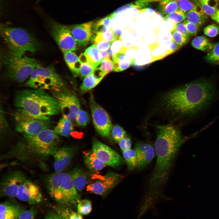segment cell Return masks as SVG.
I'll use <instances>...</instances> for the list:
<instances>
[{
	"mask_svg": "<svg viewBox=\"0 0 219 219\" xmlns=\"http://www.w3.org/2000/svg\"><path fill=\"white\" fill-rule=\"evenodd\" d=\"M217 94L214 82L200 79L166 92L162 96L160 103L164 110L172 114L192 116L211 104Z\"/></svg>",
	"mask_w": 219,
	"mask_h": 219,
	"instance_id": "1",
	"label": "cell"
},
{
	"mask_svg": "<svg viewBox=\"0 0 219 219\" xmlns=\"http://www.w3.org/2000/svg\"><path fill=\"white\" fill-rule=\"evenodd\" d=\"M155 127L154 148L157 160L149 182L150 186L153 189L167 180L177 152L185 140L177 127L171 124Z\"/></svg>",
	"mask_w": 219,
	"mask_h": 219,
	"instance_id": "2",
	"label": "cell"
},
{
	"mask_svg": "<svg viewBox=\"0 0 219 219\" xmlns=\"http://www.w3.org/2000/svg\"><path fill=\"white\" fill-rule=\"evenodd\" d=\"M60 141L59 135L50 128L33 135L23 134L22 137L1 156L2 158L14 162H42L52 156L59 148Z\"/></svg>",
	"mask_w": 219,
	"mask_h": 219,
	"instance_id": "3",
	"label": "cell"
},
{
	"mask_svg": "<svg viewBox=\"0 0 219 219\" xmlns=\"http://www.w3.org/2000/svg\"><path fill=\"white\" fill-rule=\"evenodd\" d=\"M13 103L17 111L34 116L50 118L61 113L57 100L45 90L30 88L17 90Z\"/></svg>",
	"mask_w": 219,
	"mask_h": 219,
	"instance_id": "4",
	"label": "cell"
},
{
	"mask_svg": "<svg viewBox=\"0 0 219 219\" xmlns=\"http://www.w3.org/2000/svg\"><path fill=\"white\" fill-rule=\"evenodd\" d=\"M43 183L50 196L59 205L71 207L80 200L69 173L55 172L45 175Z\"/></svg>",
	"mask_w": 219,
	"mask_h": 219,
	"instance_id": "5",
	"label": "cell"
},
{
	"mask_svg": "<svg viewBox=\"0 0 219 219\" xmlns=\"http://www.w3.org/2000/svg\"><path fill=\"white\" fill-rule=\"evenodd\" d=\"M0 31L9 51L25 54L27 52L34 53L39 48L36 40L25 29L2 24Z\"/></svg>",
	"mask_w": 219,
	"mask_h": 219,
	"instance_id": "6",
	"label": "cell"
},
{
	"mask_svg": "<svg viewBox=\"0 0 219 219\" xmlns=\"http://www.w3.org/2000/svg\"><path fill=\"white\" fill-rule=\"evenodd\" d=\"M3 63L5 76L19 83L28 80L34 69L40 65L34 58L10 51L5 55Z\"/></svg>",
	"mask_w": 219,
	"mask_h": 219,
	"instance_id": "7",
	"label": "cell"
},
{
	"mask_svg": "<svg viewBox=\"0 0 219 219\" xmlns=\"http://www.w3.org/2000/svg\"><path fill=\"white\" fill-rule=\"evenodd\" d=\"M25 85L31 89L58 91L66 88L65 83L53 66L40 65L33 71Z\"/></svg>",
	"mask_w": 219,
	"mask_h": 219,
	"instance_id": "8",
	"label": "cell"
},
{
	"mask_svg": "<svg viewBox=\"0 0 219 219\" xmlns=\"http://www.w3.org/2000/svg\"><path fill=\"white\" fill-rule=\"evenodd\" d=\"M14 117L15 130L23 134L35 135L51 126L50 118L34 116L17 110Z\"/></svg>",
	"mask_w": 219,
	"mask_h": 219,
	"instance_id": "9",
	"label": "cell"
},
{
	"mask_svg": "<svg viewBox=\"0 0 219 219\" xmlns=\"http://www.w3.org/2000/svg\"><path fill=\"white\" fill-rule=\"evenodd\" d=\"M50 92L58 103L62 117L72 122L75 121L76 116L80 109V101L75 95L67 88Z\"/></svg>",
	"mask_w": 219,
	"mask_h": 219,
	"instance_id": "10",
	"label": "cell"
},
{
	"mask_svg": "<svg viewBox=\"0 0 219 219\" xmlns=\"http://www.w3.org/2000/svg\"><path fill=\"white\" fill-rule=\"evenodd\" d=\"M47 18L50 34L62 52L76 50L77 43L71 33L68 26Z\"/></svg>",
	"mask_w": 219,
	"mask_h": 219,
	"instance_id": "11",
	"label": "cell"
},
{
	"mask_svg": "<svg viewBox=\"0 0 219 219\" xmlns=\"http://www.w3.org/2000/svg\"><path fill=\"white\" fill-rule=\"evenodd\" d=\"M89 101L92 120L96 130L102 137H109L113 127L108 113L96 102L92 95H90Z\"/></svg>",
	"mask_w": 219,
	"mask_h": 219,
	"instance_id": "12",
	"label": "cell"
},
{
	"mask_svg": "<svg viewBox=\"0 0 219 219\" xmlns=\"http://www.w3.org/2000/svg\"><path fill=\"white\" fill-rule=\"evenodd\" d=\"M26 179L25 173L19 170H14L6 173L0 182L1 197H16L20 186Z\"/></svg>",
	"mask_w": 219,
	"mask_h": 219,
	"instance_id": "13",
	"label": "cell"
},
{
	"mask_svg": "<svg viewBox=\"0 0 219 219\" xmlns=\"http://www.w3.org/2000/svg\"><path fill=\"white\" fill-rule=\"evenodd\" d=\"M92 148L98 158L106 165L116 167L123 162V157L116 151L96 138L93 139Z\"/></svg>",
	"mask_w": 219,
	"mask_h": 219,
	"instance_id": "14",
	"label": "cell"
},
{
	"mask_svg": "<svg viewBox=\"0 0 219 219\" xmlns=\"http://www.w3.org/2000/svg\"><path fill=\"white\" fill-rule=\"evenodd\" d=\"M123 176L113 172L108 173L99 179L88 184L87 190L102 196L107 195L123 179Z\"/></svg>",
	"mask_w": 219,
	"mask_h": 219,
	"instance_id": "15",
	"label": "cell"
},
{
	"mask_svg": "<svg viewBox=\"0 0 219 219\" xmlns=\"http://www.w3.org/2000/svg\"><path fill=\"white\" fill-rule=\"evenodd\" d=\"M16 197L19 200L30 205L40 203L43 198L39 187L33 182L27 179L20 186Z\"/></svg>",
	"mask_w": 219,
	"mask_h": 219,
	"instance_id": "16",
	"label": "cell"
},
{
	"mask_svg": "<svg viewBox=\"0 0 219 219\" xmlns=\"http://www.w3.org/2000/svg\"><path fill=\"white\" fill-rule=\"evenodd\" d=\"M93 22L68 25L71 33L78 45L86 46L93 37Z\"/></svg>",
	"mask_w": 219,
	"mask_h": 219,
	"instance_id": "17",
	"label": "cell"
},
{
	"mask_svg": "<svg viewBox=\"0 0 219 219\" xmlns=\"http://www.w3.org/2000/svg\"><path fill=\"white\" fill-rule=\"evenodd\" d=\"M76 146L59 148L53 155L55 172H62L70 164L78 151Z\"/></svg>",
	"mask_w": 219,
	"mask_h": 219,
	"instance_id": "18",
	"label": "cell"
},
{
	"mask_svg": "<svg viewBox=\"0 0 219 219\" xmlns=\"http://www.w3.org/2000/svg\"><path fill=\"white\" fill-rule=\"evenodd\" d=\"M134 150L137 159V167L138 169H141L145 167L152 161L155 155L154 147L148 142H137Z\"/></svg>",
	"mask_w": 219,
	"mask_h": 219,
	"instance_id": "19",
	"label": "cell"
},
{
	"mask_svg": "<svg viewBox=\"0 0 219 219\" xmlns=\"http://www.w3.org/2000/svg\"><path fill=\"white\" fill-rule=\"evenodd\" d=\"M69 173L78 192L81 191L87 186L91 177L90 172L80 167L75 168Z\"/></svg>",
	"mask_w": 219,
	"mask_h": 219,
	"instance_id": "20",
	"label": "cell"
},
{
	"mask_svg": "<svg viewBox=\"0 0 219 219\" xmlns=\"http://www.w3.org/2000/svg\"><path fill=\"white\" fill-rule=\"evenodd\" d=\"M106 75L99 68H96L91 74L85 77L80 86L81 91L86 92L96 86Z\"/></svg>",
	"mask_w": 219,
	"mask_h": 219,
	"instance_id": "21",
	"label": "cell"
},
{
	"mask_svg": "<svg viewBox=\"0 0 219 219\" xmlns=\"http://www.w3.org/2000/svg\"><path fill=\"white\" fill-rule=\"evenodd\" d=\"M125 47L123 46L119 52L116 54L112 58L113 63V71L120 72L124 70L135 63L134 59L129 57L126 55Z\"/></svg>",
	"mask_w": 219,
	"mask_h": 219,
	"instance_id": "22",
	"label": "cell"
},
{
	"mask_svg": "<svg viewBox=\"0 0 219 219\" xmlns=\"http://www.w3.org/2000/svg\"><path fill=\"white\" fill-rule=\"evenodd\" d=\"M25 210L19 205L5 202L0 204V219H18Z\"/></svg>",
	"mask_w": 219,
	"mask_h": 219,
	"instance_id": "23",
	"label": "cell"
},
{
	"mask_svg": "<svg viewBox=\"0 0 219 219\" xmlns=\"http://www.w3.org/2000/svg\"><path fill=\"white\" fill-rule=\"evenodd\" d=\"M83 157L85 166L92 172H98L106 165L98 158L92 150L85 151Z\"/></svg>",
	"mask_w": 219,
	"mask_h": 219,
	"instance_id": "24",
	"label": "cell"
},
{
	"mask_svg": "<svg viewBox=\"0 0 219 219\" xmlns=\"http://www.w3.org/2000/svg\"><path fill=\"white\" fill-rule=\"evenodd\" d=\"M194 8L186 13V19L187 21L198 26L204 24L207 19L200 5L195 0Z\"/></svg>",
	"mask_w": 219,
	"mask_h": 219,
	"instance_id": "25",
	"label": "cell"
},
{
	"mask_svg": "<svg viewBox=\"0 0 219 219\" xmlns=\"http://www.w3.org/2000/svg\"><path fill=\"white\" fill-rule=\"evenodd\" d=\"M63 53L65 61L68 68L74 76H77L82 64L79 57L73 51H65Z\"/></svg>",
	"mask_w": 219,
	"mask_h": 219,
	"instance_id": "26",
	"label": "cell"
},
{
	"mask_svg": "<svg viewBox=\"0 0 219 219\" xmlns=\"http://www.w3.org/2000/svg\"><path fill=\"white\" fill-rule=\"evenodd\" d=\"M84 54L87 62L95 68L100 64L103 60L101 52L97 49L94 44L87 48Z\"/></svg>",
	"mask_w": 219,
	"mask_h": 219,
	"instance_id": "27",
	"label": "cell"
},
{
	"mask_svg": "<svg viewBox=\"0 0 219 219\" xmlns=\"http://www.w3.org/2000/svg\"><path fill=\"white\" fill-rule=\"evenodd\" d=\"M72 122L62 117L54 129L59 135L65 137L70 136L73 131Z\"/></svg>",
	"mask_w": 219,
	"mask_h": 219,
	"instance_id": "28",
	"label": "cell"
},
{
	"mask_svg": "<svg viewBox=\"0 0 219 219\" xmlns=\"http://www.w3.org/2000/svg\"><path fill=\"white\" fill-rule=\"evenodd\" d=\"M204 13L211 17L219 10V0H195Z\"/></svg>",
	"mask_w": 219,
	"mask_h": 219,
	"instance_id": "29",
	"label": "cell"
},
{
	"mask_svg": "<svg viewBox=\"0 0 219 219\" xmlns=\"http://www.w3.org/2000/svg\"><path fill=\"white\" fill-rule=\"evenodd\" d=\"M191 45L196 49L204 51H210L214 44L206 37L199 36L195 37L192 40Z\"/></svg>",
	"mask_w": 219,
	"mask_h": 219,
	"instance_id": "30",
	"label": "cell"
},
{
	"mask_svg": "<svg viewBox=\"0 0 219 219\" xmlns=\"http://www.w3.org/2000/svg\"><path fill=\"white\" fill-rule=\"evenodd\" d=\"M113 19L110 14L104 18H102L94 23L93 32L97 34L99 33H104L110 30L111 23Z\"/></svg>",
	"mask_w": 219,
	"mask_h": 219,
	"instance_id": "31",
	"label": "cell"
},
{
	"mask_svg": "<svg viewBox=\"0 0 219 219\" xmlns=\"http://www.w3.org/2000/svg\"><path fill=\"white\" fill-rule=\"evenodd\" d=\"M159 2V9L164 15H169L179 9L176 0H162Z\"/></svg>",
	"mask_w": 219,
	"mask_h": 219,
	"instance_id": "32",
	"label": "cell"
},
{
	"mask_svg": "<svg viewBox=\"0 0 219 219\" xmlns=\"http://www.w3.org/2000/svg\"><path fill=\"white\" fill-rule=\"evenodd\" d=\"M122 151L123 157L126 161L128 169L133 170L137 167V159L134 150L131 149Z\"/></svg>",
	"mask_w": 219,
	"mask_h": 219,
	"instance_id": "33",
	"label": "cell"
},
{
	"mask_svg": "<svg viewBox=\"0 0 219 219\" xmlns=\"http://www.w3.org/2000/svg\"><path fill=\"white\" fill-rule=\"evenodd\" d=\"M119 36L114 33L112 27L110 30L107 32L96 34L94 41V43H96L104 40L112 43L116 40Z\"/></svg>",
	"mask_w": 219,
	"mask_h": 219,
	"instance_id": "34",
	"label": "cell"
},
{
	"mask_svg": "<svg viewBox=\"0 0 219 219\" xmlns=\"http://www.w3.org/2000/svg\"><path fill=\"white\" fill-rule=\"evenodd\" d=\"M186 13L179 9L169 15H166L163 19L177 24L182 22L186 18Z\"/></svg>",
	"mask_w": 219,
	"mask_h": 219,
	"instance_id": "35",
	"label": "cell"
},
{
	"mask_svg": "<svg viewBox=\"0 0 219 219\" xmlns=\"http://www.w3.org/2000/svg\"><path fill=\"white\" fill-rule=\"evenodd\" d=\"M205 59L209 62L219 64V42L214 44L212 49L205 56Z\"/></svg>",
	"mask_w": 219,
	"mask_h": 219,
	"instance_id": "36",
	"label": "cell"
},
{
	"mask_svg": "<svg viewBox=\"0 0 219 219\" xmlns=\"http://www.w3.org/2000/svg\"><path fill=\"white\" fill-rule=\"evenodd\" d=\"M78 212L83 215L89 214L92 211V206L91 201L87 199L80 200L78 203Z\"/></svg>",
	"mask_w": 219,
	"mask_h": 219,
	"instance_id": "37",
	"label": "cell"
},
{
	"mask_svg": "<svg viewBox=\"0 0 219 219\" xmlns=\"http://www.w3.org/2000/svg\"><path fill=\"white\" fill-rule=\"evenodd\" d=\"M171 41L180 47L186 43L189 40V37L178 31H171Z\"/></svg>",
	"mask_w": 219,
	"mask_h": 219,
	"instance_id": "38",
	"label": "cell"
},
{
	"mask_svg": "<svg viewBox=\"0 0 219 219\" xmlns=\"http://www.w3.org/2000/svg\"><path fill=\"white\" fill-rule=\"evenodd\" d=\"M89 120L90 116L88 113L80 109L76 116L75 121L78 126L84 127L87 125Z\"/></svg>",
	"mask_w": 219,
	"mask_h": 219,
	"instance_id": "39",
	"label": "cell"
},
{
	"mask_svg": "<svg viewBox=\"0 0 219 219\" xmlns=\"http://www.w3.org/2000/svg\"><path fill=\"white\" fill-rule=\"evenodd\" d=\"M96 68L88 62L82 63L81 67L77 76L81 78H85L92 73Z\"/></svg>",
	"mask_w": 219,
	"mask_h": 219,
	"instance_id": "40",
	"label": "cell"
},
{
	"mask_svg": "<svg viewBox=\"0 0 219 219\" xmlns=\"http://www.w3.org/2000/svg\"><path fill=\"white\" fill-rule=\"evenodd\" d=\"M111 134L115 141L118 143L121 139L126 136V133L120 126L115 125L112 128Z\"/></svg>",
	"mask_w": 219,
	"mask_h": 219,
	"instance_id": "41",
	"label": "cell"
},
{
	"mask_svg": "<svg viewBox=\"0 0 219 219\" xmlns=\"http://www.w3.org/2000/svg\"><path fill=\"white\" fill-rule=\"evenodd\" d=\"M123 46L122 39L120 36L116 40L112 43L109 48V52L112 60L114 55L120 52Z\"/></svg>",
	"mask_w": 219,
	"mask_h": 219,
	"instance_id": "42",
	"label": "cell"
},
{
	"mask_svg": "<svg viewBox=\"0 0 219 219\" xmlns=\"http://www.w3.org/2000/svg\"><path fill=\"white\" fill-rule=\"evenodd\" d=\"M177 2L179 10L186 13L193 9L195 3L190 0H176Z\"/></svg>",
	"mask_w": 219,
	"mask_h": 219,
	"instance_id": "43",
	"label": "cell"
},
{
	"mask_svg": "<svg viewBox=\"0 0 219 219\" xmlns=\"http://www.w3.org/2000/svg\"><path fill=\"white\" fill-rule=\"evenodd\" d=\"M203 32L207 36L215 37L219 33V26L214 24L209 25L204 28Z\"/></svg>",
	"mask_w": 219,
	"mask_h": 219,
	"instance_id": "44",
	"label": "cell"
},
{
	"mask_svg": "<svg viewBox=\"0 0 219 219\" xmlns=\"http://www.w3.org/2000/svg\"><path fill=\"white\" fill-rule=\"evenodd\" d=\"M99 68L106 75L113 70V62L110 59H104L100 64Z\"/></svg>",
	"mask_w": 219,
	"mask_h": 219,
	"instance_id": "45",
	"label": "cell"
},
{
	"mask_svg": "<svg viewBox=\"0 0 219 219\" xmlns=\"http://www.w3.org/2000/svg\"><path fill=\"white\" fill-rule=\"evenodd\" d=\"M37 213L36 210L33 208L24 210L21 213L18 219H34Z\"/></svg>",
	"mask_w": 219,
	"mask_h": 219,
	"instance_id": "46",
	"label": "cell"
},
{
	"mask_svg": "<svg viewBox=\"0 0 219 219\" xmlns=\"http://www.w3.org/2000/svg\"><path fill=\"white\" fill-rule=\"evenodd\" d=\"M69 206L59 205L56 207L55 210L58 213L62 219H69Z\"/></svg>",
	"mask_w": 219,
	"mask_h": 219,
	"instance_id": "47",
	"label": "cell"
},
{
	"mask_svg": "<svg viewBox=\"0 0 219 219\" xmlns=\"http://www.w3.org/2000/svg\"><path fill=\"white\" fill-rule=\"evenodd\" d=\"M132 8L138 9H141L139 6L135 5L134 3H132L127 4L118 8L110 14L113 18H114L117 14H120L128 9Z\"/></svg>",
	"mask_w": 219,
	"mask_h": 219,
	"instance_id": "48",
	"label": "cell"
},
{
	"mask_svg": "<svg viewBox=\"0 0 219 219\" xmlns=\"http://www.w3.org/2000/svg\"><path fill=\"white\" fill-rule=\"evenodd\" d=\"M122 151L130 149L131 142L130 138L125 136L121 139L118 143Z\"/></svg>",
	"mask_w": 219,
	"mask_h": 219,
	"instance_id": "49",
	"label": "cell"
},
{
	"mask_svg": "<svg viewBox=\"0 0 219 219\" xmlns=\"http://www.w3.org/2000/svg\"><path fill=\"white\" fill-rule=\"evenodd\" d=\"M112 43L104 40H101L94 43V44L100 52L108 50Z\"/></svg>",
	"mask_w": 219,
	"mask_h": 219,
	"instance_id": "50",
	"label": "cell"
},
{
	"mask_svg": "<svg viewBox=\"0 0 219 219\" xmlns=\"http://www.w3.org/2000/svg\"><path fill=\"white\" fill-rule=\"evenodd\" d=\"M183 22L185 24L189 34L196 36L197 33L199 26L190 22L186 20H185Z\"/></svg>",
	"mask_w": 219,
	"mask_h": 219,
	"instance_id": "51",
	"label": "cell"
},
{
	"mask_svg": "<svg viewBox=\"0 0 219 219\" xmlns=\"http://www.w3.org/2000/svg\"><path fill=\"white\" fill-rule=\"evenodd\" d=\"M173 30L180 32L185 35L189 37V34L187 30L184 22L178 24H174L173 27V30H172V31Z\"/></svg>",
	"mask_w": 219,
	"mask_h": 219,
	"instance_id": "52",
	"label": "cell"
},
{
	"mask_svg": "<svg viewBox=\"0 0 219 219\" xmlns=\"http://www.w3.org/2000/svg\"><path fill=\"white\" fill-rule=\"evenodd\" d=\"M162 0H137L134 2V3L136 5L139 6L141 9L144 6L148 5L149 3L156 2H160Z\"/></svg>",
	"mask_w": 219,
	"mask_h": 219,
	"instance_id": "53",
	"label": "cell"
},
{
	"mask_svg": "<svg viewBox=\"0 0 219 219\" xmlns=\"http://www.w3.org/2000/svg\"><path fill=\"white\" fill-rule=\"evenodd\" d=\"M69 208V219H83L81 214L78 212H76Z\"/></svg>",
	"mask_w": 219,
	"mask_h": 219,
	"instance_id": "54",
	"label": "cell"
},
{
	"mask_svg": "<svg viewBox=\"0 0 219 219\" xmlns=\"http://www.w3.org/2000/svg\"><path fill=\"white\" fill-rule=\"evenodd\" d=\"M45 219H62L58 213L55 210H51L46 215Z\"/></svg>",
	"mask_w": 219,
	"mask_h": 219,
	"instance_id": "55",
	"label": "cell"
},
{
	"mask_svg": "<svg viewBox=\"0 0 219 219\" xmlns=\"http://www.w3.org/2000/svg\"><path fill=\"white\" fill-rule=\"evenodd\" d=\"M103 59H111L109 55V52L108 50H107L103 52H100Z\"/></svg>",
	"mask_w": 219,
	"mask_h": 219,
	"instance_id": "56",
	"label": "cell"
},
{
	"mask_svg": "<svg viewBox=\"0 0 219 219\" xmlns=\"http://www.w3.org/2000/svg\"><path fill=\"white\" fill-rule=\"evenodd\" d=\"M211 18L219 24V10L210 17Z\"/></svg>",
	"mask_w": 219,
	"mask_h": 219,
	"instance_id": "57",
	"label": "cell"
},
{
	"mask_svg": "<svg viewBox=\"0 0 219 219\" xmlns=\"http://www.w3.org/2000/svg\"><path fill=\"white\" fill-rule=\"evenodd\" d=\"M40 0H37V2H36V3H38V2H39L40 1Z\"/></svg>",
	"mask_w": 219,
	"mask_h": 219,
	"instance_id": "58",
	"label": "cell"
}]
</instances>
